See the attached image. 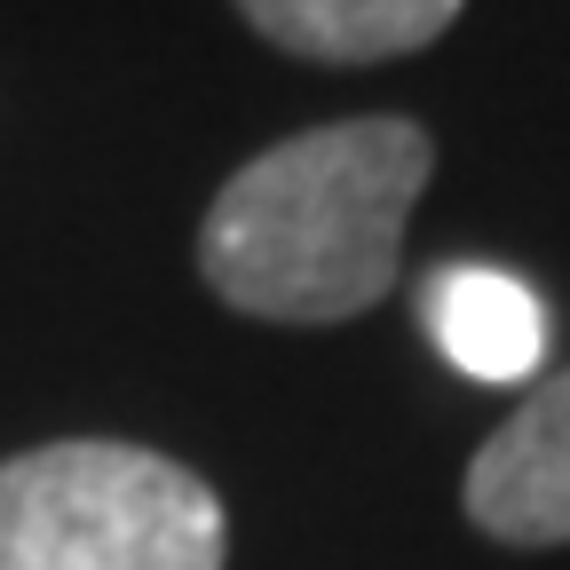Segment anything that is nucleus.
<instances>
[{"instance_id": "3", "label": "nucleus", "mask_w": 570, "mask_h": 570, "mask_svg": "<svg viewBox=\"0 0 570 570\" xmlns=\"http://www.w3.org/2000/svg\"><path fill=\"white\" fill-rule=\"evenodd\" d=\"M460 508L499 547H570V365L475 444Z\"/></svg>"}, {"instance_id": "5", "label": "nucleus", "mask_w": 570, "mask_h": 570, "mask_svg": "<svg viewBox=\"0 0 570 570\" xmlns=\"http://www.w3.org/2000/svg\"><path fill=\"white\" fill-rule=\"evenodd\" d=\"M428 333L468 381H523L539 373L547 309L531 302V285L499 269H436L428 277Z\"/></svg>"}, {"instance_id": "1", "label": "nucleus", "mask_w": 570, "mask_h": 570, "mask_svg": "<svg viewBox=\"0 0 570 570\" xmlns=\"http://www.w3.org/2000/svg\"><path fill=\"white\" fill-rule=\"evenodd\" d=\"M428 175L436 135L404 111L302 127L214 190L198 223V277L262 325L365 317L404 269V223Z\"/></svg>"}, {"instance_id": "4", "label": "nucleus", "mask_w": 570, "mask_h": 570, "mask_svg": "<svg viewBox=\"0 0 570 570\" xmlns=\"http://www.w3.org/2000/svg\"><path fill=\"white\" fill-rule=\"evenodd\" d=\"M230 9L302 63H389L444 40L468 0H230Z\"/></svg>"}, {"instance_id": "2", "label": "nucleus", "mask_w": 570, "mask_h": 570, "mask_svg": "<svg viewBox=\"0 0 570 570\" xmlns=\"http://www.w3.org/2000/svg\"><path fill=\"white\" fill-rule=\"evenodd\" d=\"M230 515L151 444L63 436L0 460V570H223Z\"/></svg>"}]
</instances>
